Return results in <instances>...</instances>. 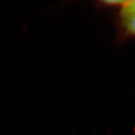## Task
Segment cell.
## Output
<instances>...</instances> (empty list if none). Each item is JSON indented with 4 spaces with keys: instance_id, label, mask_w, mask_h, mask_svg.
Masks as SVG:
<instances>
[{
    "instance_id": "6da1fadb",
    "label": "cell",
    "mask_w": 135,
    "mask_h": 135,
    "mask_svg": "<svg viewBox=\"0 0 135 135\" xmlns=\"http://www.w3.org/2000/svg\"><path fill=\"white\" fill-rule=\"evenodd\" d=\"M119 22L123 30L135 38V1H126L121 7Z\"/></svg>"
}]
</instances>
